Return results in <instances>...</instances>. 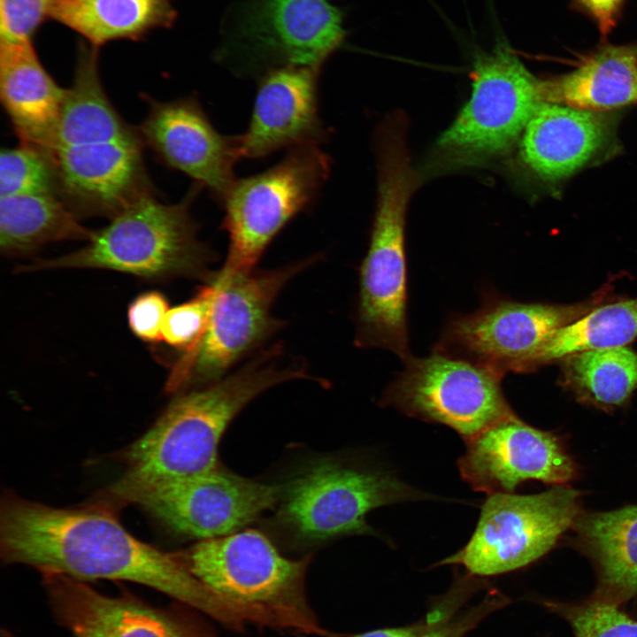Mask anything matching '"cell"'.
I'll return each instance as SVG.
<instances>
[{"label": "cell", "instance_id": "cell-1", "mask_svg": "<svg viewBox=\"0 0 637 637\" xmlns=\"http://www.w3.org/2000/svg\"><path fill=\"white\" fill-rule=\"evenodd\" d=\"M0 556L6 564L31 566L42 574L142 584L228 625L239 618V608L196 579L179 553L137 539L118 511L93 500L60 508L6 492L0 503Z\"/></svg>", "mask_w": 637, "mask_h": 637}, {"label": "cell", "instance_id": "cell-2", "mask_svg": "<svg viewBox=\"0 0 637 637\" xmlns=\"http://www.w3.org/2000/svg\"><path fill=\"white\" fill-rule=\"evenodd\" d=\"M282 356L281 347L275 345L234 373L176 397L148 431L123 449L122 474L95 499L118 511L219 464L218 447L234 417L267 389L306 377L303 367L284 365Z\"/></svg>", "mask_w": 637, "mask_h": 637}, {"label": "cell", "instance_id": "cell-3", "mask_svg": "<svg viewBox=\"0 0 637 637\" xmlns=\"http://www.w3.org/2000/svg\"><path fill=\"white\" fill-rule=\"evenodd\" d=\"M72 85L48 150L58 196L79 218L109 219L139 199L156 195L138 128L108 97L98 48L79 44Z\"/></svg>", "mask_w": 637, "mask_h": 637}, {"label": "cell", "instance_id": "cell-4", "mask_svg": "<svg viewBox=\"0 0 637 637\" xmlns=\"http://www.w3.org/2000/svg\"><path fill=\"white\" fill-rule=\"evenodd\" d=\"M407 127L388 121L377 130L378 199L369 248L359 273L357 344L382 348L406 361L407 260L405 221L409 201L420 184L406 142Z\"/></svg>", "mask_w": 637, "mask_h": 637}, {"label": "cell", "instance_id": "cell-5", "mask_svg": "<svg viewBox=\"0 0 637 637\" xmlns=\"http://www.w3.org/2000/svg\"><path fill=\"white\" fill-rule=\"evenodd\" d=\"M178 553L196 579L257 615L267 626L333 635L319 625L305 598L310 557L287 558L263 533L252 529L199 541Z\"/></svg>", "mask_w": 637, "mask_h": 637}, {"label": "cell", "instance_id": "cell-6", "mask_svg": "<svg viewBox=\"0 0 637 637\" xmlns=\"http://www.w3.org/2000/svg\"><path fill=\"white\" fill-rule=\"evenodd\" d=\"M200 189L193 185L175 203H163L156 195L142 197L94 231L82 249L19 270L108 269L146 279L197 275L208 257L190 212Z\"/></svg>", "mask_w": 637, "mask_h": 637}, {"label": "cell", "instance_id": "cell-7", "mask_svg": "<svg viewBox=\"0 0 637 637\" xmlns=\"http://www.w3.org/2000/svg\"><path fill=\"white\" fill-rule=\"evenodd\" d=\"M472 90L432 153L434 171L480 164L509 151L542 103V81L504 43L476 56Z\"/></svg>", "mask_w": 637, "mask_h": 637}, {"label": "cell", "instance_id": "cell-8", "mask_svg": "<svg viewBox=\"0 0 637 637\" xmlns=\"http://www.w3.org/2000/svg\"><path fill=\"white\" fill-rule=\"evenodd\" d=\"M346 35L341 9L328 0H242L227 13L216 58L247 76L321 67Z\"/></svg>", "mask_w": 637, "mask_h": 637}, {"label": "cell", "instance_id": "cell-9", "mask_svg": "<svg viewBox=\"0 0 637 637\" xmlns=\"http://www.w3.org/2000/svg\"><path fill=\"white\" fill-rule=\"evenodd\" d=\"M318 145L293 148L272 167L235 180L222 203L229 249L217 277L226 280L252 272L274 236L311 204L331 169L329 157Z\"/></svg>", "mask_w": 637, "mask_h": 637}, {"label": "cell", "instance_id": "cell-10", "mask_svg": "<svg viewBox=\"0 0 637 637\" xmlns=\"http://www.w3.org/2000/svg\"><path fill=\"white\" fill-rule=\"evenodd\" d=\"M602 289L571 304L520 303L487 292L474 312L449 318L434 349L468 360L501 376L529 372L549 341L563 327L607 300Z\"/></svg>", "mask_w": 637, "mask_h": 637}, {"label": "cell", "instance_id": "cell-11", "mask_svg": "<svg viewBox=\"0 0 637 637\" xmlns=\"http://www.w3.org/2000/svg\"><path fill=\"white\" fill-rule=\"evenodd\" d=\"M424 495L387 473L323 458L311 462L281 488L277 516L296 541L317 544L369 533L365 518L370 510Z\"/></svg>", "mask_w": 637, "mask_h": 637}, {"label": "cell", "instance_id": "cell-12", "mask_svg": "<svg viewBox=\"0 0 637 637\" xmlns=\"http://www.w3.org/2000/svg\"><path fill=\"white\" fill-rule=\"evenodd\" d=\"M582 512L581 492L565 485L535 495H489L469 541L441 564L479 576L518 570L552 549Z\"/></svg>", "mask_w": 637, "mask_h": 637}, {"label": "cell", "instance_id": "cell-13", "mask_svg": "<svg viewBox=\"0 0 637 637\" xmlns=\"http://www.w3.org/2000/svg\"><path fill=\"white\" fill-rule=\"evenodd\" d=\"M313 262L304 260L279 269L250 272L211 280L216 293L205 332L197 346L183 355L169 377L166 390L191 382H215L245 354L280 326L271 315L282 288Z\"/></svg>", "mask_w": 637, "mask_h": 637}, {"label": "cell", "instance_id": "cell-14", "mask_svg": "<svg viewBox=\"0 0 637 637\" xmlns=\"http://www.w3.org/2000/svg\"><path fill=\"white\" fill-rule=\"evenodd\" d=\"M404 365L382 403L410 417L448 426L466 441L515 414L502 390L503 376L489 369L434 349Z\"/></svg>", "mask_w": 637, "mask_h": 637}, {"label": "cell", "instance_id": "cell-15", "mask_svg": "<svg viewBox=\"0 0 637 637\" xmlns=\"http://www.w3.org/2000/svg\"><path fill=\"white\" fill-rule=\"evenodd\" d=\"M280 491L218 464L150 494L138 505L175 534L203 541L238 532L278 503Z\"/></svg>", "mask_w": 637, "mask_h": 637}, {"label": "cell", "instance_id": "cell-16", "mask_svg": "<svg viewBox=\"0 0 637 637\" xmlns=\"http://www.w3.org/2000/svg\"><path fill=\"white\" fill-rule=\"evenodd\" d=\"M458 468L472 489L488 495L512 493L530 480L565 485L579 475L558 435L534 428L516 414L466 441Z\"/></svg>", "mask_w": 637, "mask_h": 637}, {"label": "cell", "instance_id": "cell-17", "mask_svg": "<svg viewBox=\"0 0 637 637\" xmlns=\"http://www.w3.org/2000/svg\"><path fill=\"white\" fill-rule=\"evenodd\" d=\"M147 116L138 127L144 143L169 168L204 188L222 204L234 184L240 159L237 135L221 134L196 98L162 102L148 96Z\"/></svg>", "mask_w": 637, "mask_h": 637}, {"label": "cell", "instance_id": "cell-18", "mask_svg": "<svg viewBox=\"0 0 637 637\" xmlns=\"http://www.w3.org/2000/svg\"><path fill=\"white\" fill-rule=\"evenodd\" d=\"M319 72L316 66L285 65L259 76L249 126L237 135L240 158H261L324 140L318 104Z\"/></svg>", "mask_w": 637, "mask_h": 637}, {"label": "cell", "instance_id": "cell-19", "mask_svg": "<svg viewBox=\"0 0 637 637\" xmlns=\"http://www.w3.org/2000/svg\"><path fill=\"white\" fill-rule=\"evenodd\" d=\"M611 134L602 112L542 102L520 137L525 165L545 181L565 179L590 162Z\"/></svg>", "mask_w": 637, "mask_h": 637}, {"label": "cell", "instance_id": "cell-20", "mask_svg": "<svg viewBox=\"0 0 637 637\" xmlns=\"http://www.w3.org/2000/svg\"><path fill=\"white\" fill-rule=\"evenodd\" d=\"M42 579L58 621L73 637H187L168 615L133 597L104 595L57 573Z\"/></svg>", "mask_w": 637, "mask_h": 637}, {"label": "cell", "instance_id": "cell-21", "mask_svg": "<svg viewBox=\"0 0 637 637\" xmlns=\"http://www.w3.org/2000/svg\"><path fill=\"white\" fill-rule=\"evenodd\" d=\"M66 93L42 65L32 41L0 42V98L20 143L48 152Z\"/></svg>", "mask_w": 637, "mask_h": 637}, {"label": "cell", "instance_id": "cell-22", "mask_svg": "<svg viewBox=\"0 0 637 637\" xmlns=\"http://www.w3.org/2000/svg\"><path fill=\"white\" fill-rule=\"evenodd\" d=\"M544 102L598 112L637 104V43L602 42L574 69L542 81Z\"/></svg>", "mask_w": 637, "mask_h": 637}, {"label": "cell", "instance_id": "cell-23", "mask_svg": "<svg viewBox=\"0 0 637 637\" xmlns=\"http://www.w3.org/2000/svg\"><path fill=\"white\" fill-rule=\"evenodd\" d=\"M573 545L594 564L597 599L616 603L637 594V505L584 513L572 528Z\"/></svg>", "mask_w": 637, "mask_h": 637}, {"label": "cell", "instance_id": "cell-24", "mask_svg": "<svg viewBox=\"0 0 637 637\" xmlns=\"http://www.w3.org/2000/svg\"><path fill=\"white\" fill-rule=\"evenodd\" d=\"M50 18L99 48L111 41H137L155 29L169 28L177 12L172 0H52Z\"/></svg>", "mask_w": 637, "mask_h": 637}, {"label": "cell", "instance_id": "cell-25", "mask_svg": "<svg viewBox=\"0 0 637 637\" xmlns=\"http://www.w3.org/2000/svg\"><path fill=\"white\" fill-rule=\"evenodd\" d=\"M93 234L56 194L0 196V249L5 256H27L56 242H88Z\"/></svg>", "mask_w": 637, "mask_h": 637}, {"label": "cell", "instance_id": "cell-26", "mask_svg": "<svg viewBox=\"0 0 637 637\" xmlns=\"http://www.w3.org/2000/svg\"><path fill=\"white\" fill-rule=\"evenodd\" d=\"M558 362L559 385L581 404L613 411L637 389V353L627 346L577 352Z\"/></svg>", "mask_w": 637, "mask_h": 637}, {"label": "cell", "instance_id": "cell-27", "mask_svg": "<svg viewBox=\"0 0 637 637\" xmlns=\"http://www.w3.org/2000/svg\"><path fill=\"white\" fill-rule=\"evenodd\" d=\"M611 301L556 332L539 355L536 369L573 353L626 347L633 342L637 338V298Z\"/></svg>", "mask_w": 637, "mask_h": 637}, {"label": "cell", "instance_id": "cell-28", "mask_svg": "<svg viewBox=\"0 0 637 637\" xmlns=\"http://www.w3.org/2000/svg\"><path fill=\"white\" fill-rule=\"evenodd\" d=\"M39 194L58 195L55 172L48 153L23 143L2 149L0 196Z\"/></svg>", "mask_w": 637, "mask_h": 637}, {"label": "cell", "instance_id": "cell-29", "mask_svg": "<svg viewBox=\"0 0 637 637\" xmlns=\"http://www.w3.org/2000/svg\"><path fill=\"white\" fill-rule=\"evenodd\" d=\"M215 293L211 280L188 302L169 310L162 326V341L184 350L183 355L190 353L205 332Z\"/></svg>", "mask_w": 637, "mask_h": 637}, {"label": "cell", "instance_id": "cell-30", "mask_svg": "<svg viewBox=\"0 0 637 637\" xmlns=\"http://www.w3.org/2000/svg\"><path fill=\"white\" fill-rule=\"evenodd\" d=\"M575 637H637V620L616 603L595 599L567 611Z\"/></svg>", "mask_w": 637, "mask_h": 637}, {"label": "cell", "instance_id": "cell-31", "mask_svg": "<svg viewBox=\"0 0 637 637\" xmlns=\"http://www.w3.org/2000/svg\"><path fill=\"white\" fill-rule=\"evenodd\" d=\"M52 0H0V42L32 41L50 18Z\"/></svg>", "mask_w": 637, "mask_h": 637}, {"label": "cell", "instance_id": "cell-32", "mask_svg": "<svg viewBox=\"0 0 637 637\" xmlns=\"http://www.w3.org/2000/svg\"><path fill=\"white\" fill-rule=\"evenodd\" d=\"M168 311V302L162 293H142L128 307L129 327L143 342H158L162 341V326Z\"/></svg>", "mask_w": 637, "mask_h": 637}, {"label": "cell", "instance_id": "cell-33", "mask_svg": "<svg viewBox=\"0 0 637 637\" xmlns=\"http://www.w3.org/2000/svg\"><path fill=\"white\" fill-rule=\"evenodd\" d=\"M626 0H570L572 10L587 16L605 41L621 19Z\"/></svg>", "mask_w": 637, "mask_h": 637}, {"label": "cell", "instance_id": "cell-34", "mask_svg": "<svg viewBox=\"0 0 637 637\" xmlns=\"http://www.w3.org/2000/svg\"><path fill=\"white\" fill-rule=\"evenodd\" d=\"M425 631L418 627L378 629L349 637H420Z\"/></svg>", "mask_w": 637, "mask_h": 637}, {"label": "cell", "instance_id": "cell-35", "mask_svg": "<svg viewBox=\"0 0 637 637\" xmlns=\"http://www.w3.org/2000/svg\"><path fill=\"white\" fill-rule=\"evenodd\" d=\"M420 637H452L445 630H428L425 631Z\"/></svg>", "mask_w": 637, "mask_h": 637}]
</instances>
